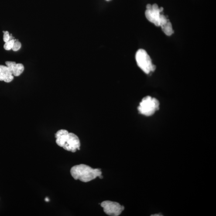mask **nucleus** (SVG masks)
<instances>
[{
  "instance_id": "1",
  "label": "nucleus",
  "mask_w": 216,
  "mask_h": 216,
  "mask_svg": "<svg viewBox=\"0 0 216 216\" xmlns=\"http://www.w3.org/2000/svg\"><path fill=\"white\" fill-rule=\"evenodd\" d=\"M72 177L75 180H79L84 183L89 182L102 174L101 169H93L91 166L84 164L73 166L70 169Z\"/></svg>"
},
{
  "instance_id": "2",
  "label": "nucleus",
  "mask_w": 216,
  "mask_h": 216,
  "mask_svg": "<svg viewBox=\"0 0 216 216\" xmlns=\"http://www.w3.org/2000/svg\"><path fill=\"white\" fill-rule=\"evenodd\" d=\"M159 101L150 96H146L142 99L138 107L140 113L146 116L153 115L159 108Z\"/></svg>"
},
{
  "instance_id": "3",
  "label": "nucleus",
  "mask_w": 216,
  "mask_h": 216,
  "mask_svg": "<svg viewBox=\"0 0 216 216\" xmlns=\"http://www.w3.org/2000/svg\"><path fill=\"white\" fill-rule=\"evenodd\" d=\"M137 64L142 71L146 74L151 72V59L147 52L144 49H140L137 51L135 55Z\"/></svg>"
},
{
  "instance_id": "4",
  "label": "nucleus",
  "mask_w": 216,
  "mask_h": 216,
  "mask_svg": "<svg viewBox=\"0 0 216 216\" xmlns=\"http://www.w3.org/2000/svg\"><path fill=\"white\" fill-rule=\"evenodd\" d=\"M101 206L103 208L104 212L109 216H119L125 209L124 206L119 203L109 200L103 202Z\"/></svg>"
},
{
  "instance_id": "5",
  "label": "nucleus",
  "mask_w": 216,
  "mask_h": 216,
  "mask_svg": "<svg viewBox=\"0 0 216 216\" xmlns=\"http://www.w3.org/2000/svg\"><path fill=\"white\" fill-rule=\"evenodd\" d=\"M80 140L78 137L72 132H69L68 137L63 148L66 151L74 152L80 150Z\"/></svg>"
},
{
  "instance_id": "6",
  "label": "nucleus",
  "mask_w": 216,
  "mask_h": 216,
  "mask_svg": "<svg viewBox=\"0 0 216 216\" xmlns=\"http://www.w3.org/2000/svg\"><path fill=\"white\" fill-rule=\"evenodd\" d=\"M161 12L160 9L159 10H154L153 9L147 10L145 11V15L146 19L154 24L156 26H160L159 18Z\"/></svg>"
},
{
  "instance_id": "7",
  "label": "nucleus",
  "mask_w": 216,
  "mask_h": 216,
  "mask_svg": "<svg viewBox=\"0 0 216 216\" xmlns=\"http://www.w3.org/2000/svg\"><path fill=\"white\" fill-rule=\"evenodd\" d=\"M69 132L66 130H60L55 134L56 143L58 146L63 147L68 137Z\"/></svg>"
},
{
  "instance_id": "8",
  "label": "nucleus",
  "mask_w": 216,
  "mask_h": 216,
  "mask_svg": "<svg viewBox=\"0 0 216 216\" xmlns=\"http://www.w3.org/2000/svg\"><path fill=\"white\" fill-rule=\"evenodd\" d=\"M24 66L22 63H16L12 68V73L13 75L18 77L22 74L24 70Z\"/></svg>"
},
{
  "instance_id": "9",
  "label": "nucleus",
  "mask_w": 216,
  "mask_h": 216,
  "mask_svg": "<svg viewBox=\"0 0 216 216\" xmlns=\"http://www.w3.org/2000/svg\"><path fill=\"white\" fill-rule=\"evenodd\" d=\"M162 30L167 36H170L174 33L171 23L168 20L167 22L161 26Z\"/></svg>"
},
{
  "instance_id": "10",
  "label": "nucleus",
  "mask_w": 216,
  "mask_h": 216,
  "mask_svg": "<svg viewBox=\"0 0 216 216\" xmlns=\"http://www.w3.org/2000/svg\"><path fill=\"white\" fill-rule=\"evenodd\" d=\"M15 41L14 39H11L8 41L6 42L4 45V49L7 50H9L12 49Z\"/></svg>"
},
{
  "instance_id": "11",
  "label": "nucleus",
  "mask_w": 216,
  "mask_h": 216,
  "mask_svg": "<svg viewBox=\"0 0 216 216\" xmlns=\"http://www.w3.org/2000/svg\"><path fill=\"white\" fill-rule=\"evenodd\" d=\"M4 73L7 74H12L10 72L7 66L0 65V73Z\"/></svg>"
},
{
  "instance_id": "12",
  "label": "nucleus",
  "mask_w": 216,
  "mask_h": 216,
  "mask_svg": "<svg viewBox=\"0 0 216 216\" xmlns=\"http://www.w3.org/2000/svg\"><path fill=\"white\" fill-rule=\"evenodd\" d=\"M21 47H22V44L20 42L18 41H15L12 49L14 51H17L21 49Z\"/></svg>"
},
{
  "instance_id": "13",
  "label": "nucleus",
  "mask_w": 216,
  "mask_h": 216,
  "mask_svg": "<svg viewBox=\"0 0 216 216\" xmlns=\"http://www.w3.org/2000/svg\"><path fill=\"white\" fill-rule=\"evenodd\" d=\"M168 19H167L166 17L163 15H161L159 18V22H160V26H163L167 22Z\"/></svg>"
},
{
  "instance_id": "14",
  "label": "nucleus",
  "mask_w": 216,
  "mask_h": 216,
  "mask_svg": "<svg viewBox=\"0 0 216 216\" xmlns=\"http://www.w3.org/2000/svg\"><path fill=\"white\" fill-rule=\"evenodd\" d=\"M3 32L4 35L3 39L4 41L6 43V42H7L8 41L11 40V36H10L9 32L7 31H4Z\"/></svg>"
},
{
  "instance_id": "15",
  "label": "nucleus",
  "mask_w": 216,
  "mask_h": 216,
  "mask_svg": "<svg viewBox=\"0 0 216 216\" xmlns=\"http://www.w3.org/2000/svg\"><path fill=\"white\" fill-rule=\"evenodd\" d=\"M9 75L11 74H7L4 73H0V81H5L8 75Z\"/></svg>"
},
{
  "instance_id": "16",
  "label": "nucleus",
  "mask_w": 216,
  "mask_h": 216,
  "mask_svg": "<svg viewBox=\"0 0 216 216\" xmlns=\"http://www.w3.org/2000/svg\"><path fill=\"white\" fill-rule=\"evenodd\" d=\"M146 9H152V5H151V4H148V5H146Z\"/></svg>"
},
{
  "instance_id": "17",
  "label": "nucleus",
  "mask_w": 216,
  "mask_h": 216,
  "mask_svg": "<svg viewBox=\"0 0 216 216\" xmlns=\"http://www.w3.org/2000/svg\"><path fill=\"white\" fill-rule=\"evenodd\" d=\"M151 216H163L162 215H161L160 214H153V215H151Z\"/></svg>"
},
{
  "instance_id": "18",
  "label": "nucleus",
  "mask_w": 216,
  "mask_h": 216,
  "mask_svg": "<svg viewBox=\"0 0 216 216\" xmlns=\"http://www.w3.org/2000/svg\"><path fill=\"white\" fill-rule=\"evenodd\" d=\"M106 1H111V0H106Z\"/></svg>"
}]
</instances>
